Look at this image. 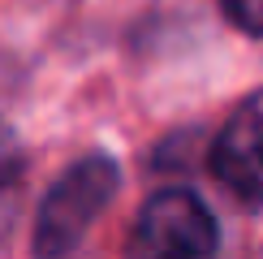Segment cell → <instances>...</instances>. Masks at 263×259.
<instances>
[{
    "instance_id": "cell-1",
    "label": "cell",
    "mask_w": 263,
    "mask_h": 259,
    "mask_svg": "<svg viewBox=\"0 0 263 259\" xmlns=\"http://www.w3.org/2000/svg\"><path fill=\"white\" fill-rule=\"evenodd\" d=\"M112 190H117V164L108 156H86L69 173H61L35 216V237H30L35 255L65 259L91 233L95 216L112 203Z\"/></svg>"
},
{
    "instance_id": "cell-2",
    "label": "cell",
    "mask_w": 263,
    "mask_h": 259,
    "mask_svg": "<svg viewBox=\"0 0 263 259\" xmlns=\"http://www.w3.org/2000/svg\"><path fill=\"white\" fill-rule=\"evenodd\" d=\"M216 251V220L190 190H160L142 203L134 233H129V259H207Z\"/></svg>"
},
{
    "instance_id": "cell-3",
    "label": "cell",
    "mask_w": 263,
    "mask_h": 259,
    "mask_svg": "<svg viewBox=\"0 0 263 259\" xmlns=\"http://www.w3.org/2000/svg\"><path fill=\"white\" fill-rule=\"evenodd\" d=\"M212 173L233 199L263 203V91L233 108V117L212 143Z\"/></svg>"
},
{
    "instance_id": "cell-4",
    "label": "cell",
    "mask_w": 263,
    "mask_h": 259,
    "mask_svg": "<svg viewBox=\"0 0 263 259\" xmlns=\"http://www.w3.org/2000/svg\"><path fill=\"white\" fill-rule=\"evenodd\" d=\"M22 181H26V160H22V147L13 143L5 125H0V237L9 233L22 203Z\"/></svg>"
},
{
    "instance_id": "cell-5",
    "label": "cell",
    "mask_w": 263,
    "mask_h": 259,
    "mask_svg": "<svg viewBox=\"0 0 263 259\" xmlns=\"http://www.w3.org/2000/svg\"><path fill=\"white\" fill-rule=\"evenodd\" d=\"M224 17L246 35H263V0H220Z\"/></svg>"
}]
</instances>
